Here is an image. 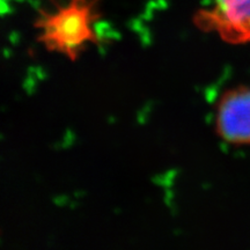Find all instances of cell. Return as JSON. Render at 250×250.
<instances>
[{
  "label": "cell",
  "mask_w": 250,
  "mask_h": 250,
  "mask_svg": "<svg viewBox=\"0 0 250 250\" xmlns=\"http://www.w3.org/2000/svg\"><path fill=\"white\" fill-rule=\"evenodd\" d=\"M193 22L229 44H250V0H213L197 12Z\"/></svg>",
  "instance_id": "2"
},
{
  "label": "cell",
  "mask_w": 250,
  "mask_h": 250,
  "mask_svg": "<svg viewBox=\"0 0 250 250\" xmlns=\"http://www.w3.org/2000/svg\"><path fill=\"white\" fill-rule=\"evenodd\" d=\"M215 132L230 145H250V87L237 86L221 95L215 109Z\"/></svg>",
  "instance_id": "3"
},
{
  "label": "cell",
  "mask_w": 250,
  "mask_h": 250,
  "mask_svg": "<svg viewBox=\"0 0 250 250\" xmlns=\"http://www.w3.org/2000/svg\"><path fill=\"white\" fill-rule=\"evenodd\" d=\"M101 0H67L51 11H40L35 28L39 42L50 52L76 62L89 44H100L94 26L101 17Z\"/></svg>",
  "instance_id": "1"
}]
</instances>
